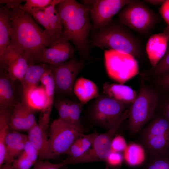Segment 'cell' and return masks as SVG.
I'll use <instances>...</instances> for the list:
<instances>
[{
    "label": "cell",
    "mask_w": 169,
    "mask_h": 169,
    "mask_svg": "<svg viewBox=\"0 0 169 169\" xmlns=\"http://www.w3.org/2000/svg\"><path fill=\"white\" fill-rule=\"evenodd\" d=\"M21 4L10 9L11 27L8 46L17 50L29 65L42 63L44 50L54 42Z\"/></svg>",
    "instance_id": "cell-1"
},
{
    "label": "cell",
    "mask_w": 169,
    "mask_h": 169,
    "mask_svg": "<svg viewBox=\"0 0 169 169\" xmlns=\"http://www.w3.org/2000/svg\"><path fill=\"white\" fill-rule=\"evenodd\" d=\"M56 8L63 27L61 36L74 45L80 61L92 60L89 37L92 26L87 7L75 0H61Z\"/></svg>",
    "instance_id": "cell-2"
},
{
    "label": "cell",
    "mask_w": 169,
    "mask_h": 169,
    "mask_svg": "<svg viewBox=\"0 0 169 169\" xmlns=\"http://www.w3.org/2000/svg\"><path fill=\"white\" fill-rule=\"evenodd\" d=\"M90 42L93 46L128 54L136 59L143 54L139 40L119 21L112 20L105 27L93 30Z\"/></svg>",
    "instance_id": "cell-3"
},
{
    "label": "cell",
    "mask_w": 169,
    "mask_h": 169,
    "mask_svg": "<svg viewBox=\"0 0 169 169\" xmlns=\"http://www.w3.org/2000/svg\"><path fill=\"white\" fill-rule=\"evenodd\" d=\"M158 99L156 88L141 77L137 97L130 107L128 128L130 135L138 133L153 117Z\"/></svg>",
    "instance_id": "cell-4"
},
{
    "label": "cell",
    "mask_w": 169,
    "mask_h": 169,
    "mask_svg": "<svg viewBox=\"0 0 169 169\" xmlns=\"http://www.w3.org/2000/svg\"><path fill=\"white\" fill-rule=\"evenodd\" d=\"M131 105L118 102L102 93L90 104L88 117L94 124L108 131L120 121Z\"/></svg>",
    "instance_id": "cell-5"
},
{
    "label": "cell",
    "mask_w": 169,
    "mask_h": 169,
    "mask_svg": "<svg viewBox=\"0 0 169 169\" xmlns=\"http://www.w3.org/2000/svg\"><path fill=\"white\" fill-rule=\"evenodd\" d=\"M139 132L141 146L148 153L169 154V121L163 115L155 112Z\"/></svg>",
    "instance_id": "cell-6"
},
{
    "label": "cell",
    "mask_w": 169,
    "mask_h": 169,
    "mask_svg": "<svg viewBox=\"0 0 169 169\" xmlns=\"http://www.w3.org/2000/svg\"><path fill=\"white\" fill-rule=\"evenodd\" d=\"M119 21L129 28L144 35L149 34L158 21V14L143 1L131 0L119 12Z\"/></svg>",
    "instance_id": "cell-7"
},
{
    "label": "cell",
    "mask_w": 169,
    "mask_h": 169,
    "mask_svg": "<svg viewBox=\"0 0 169 169\" xmlns=\"http://www.w3.org/2000/svg\"><path fill=\"white\" fill-rule=\"evenodd\" d=\"M85 131L83 125H76L59 118L50 125L48 159H54L66 153L76 139Z\"/></svg>",
    "instance_id": "cell-8"
},
{
    "label": "cell",
    "mask_w": 169,
    "mask_h": 169,
    "mask_svg": "<svg viewBox=\"0 0 169 169\" xmlns=\"http://www.w3.org/2000/svg\"><path fill=\"white\" fill-rule=\"evenodd\" d=\"M89 63L79 60L74 56L64 63L49 64L55 83V94L79 102L74 94L73 87L79 73Z\"/></svg>",
    "instance_id": "cell-9"
},
{
    "label": "cell",
    "mask_w": 169,
    "mask_h": 169,
    "mask_svg": "<svg viewBox=\"0 0 169 169\" xmlns=\"http://www.w3.org/2000/svg\"><path fill=\"white\" fill-rule=\"evenodd\" d=\"M105 65L107 74L112 80L123 84L139 74L136 59L130 54L113 50H105Z\"/></svg>",
    "instance_id": "cell-10"
},
{
    "label": "cell",
    "mask_w": 169,
    "mask_h": 169,
    "mask_svg": "<svg viewBox=\"0 0 169 169\" xmlns=\"http://www.w3.org/2000/svg\"><path fill=\"white\" fill-rule=\"evenodd\" d=\"M125 112L121 120L113 128L96 136L91 147L85 153L75 159L64 160L65 165L105 161L112 151L111 144L115 134L121 124L128 118Z\"/></svg>",
    "instance_id": "cell-11"
},
{
    "label": "cell",
    "mask_w": 169,
    "mask_h": 169,
    "mask_svg": "<svg viewBox=\"0 0 169 169\" xmlns=\"http://www.w3.org/2000/svg\"><path fill=\"white\" fill-rule=\"evenodd\" d=\"M88 8L93 30L102 28L110 23L113 17L130 3L129 0H84Z\"/></svg>",
    "instance_id": "cell-12"
},
{
    "label": "cell",
    "mask_w": 169,
    "mask_h": 169,
    "mask_svg": "<svg viewBox=\"0 0 169 169\" xmlns=\"http://www.w3.org/2000/svg\"><path fill=\"white\" fill-rule=\"evenodd\" d=\"M28 65L25 59L13 48L8 46L0 56V71L14 81L20 82Z\"/></svg>",
    "instance_id": "cell-13"
},
{
    "label": "cell",
    "mask_w": 169,
    "mask_h": 169,
    "mask_svg": "<svg viewBox=\"0 0 169 169\" xmlns=\"http://www.w3.org/2000/svg\"><path fill=\"white\" fill-rule=\"evenodd\" d=\"M74 52L69 41L61 36L50 46L44 49L42 63L55 65L64 63L74 56Z\"/></svg>",
    "instance_id": "cell-14"
},
{
    "label": "cell",
    "mask_w": 169,
    "mask_h": 169,
    "mask_svg": "<svg viewBox=\"0 0 169 169\" xmlns=\"http://www.w3.org/2000/svg\"><path fill=\"white\" fill-rule=\"evenodd\" d=\"M84 105L67 97L57 95L54 97L53 104L58 112L59 118L79 126L82 125L80 115Z\"/></svg>",
    "instance_id": "cell-15"
},
{
    "label": "cell",
    "mask_w": 169,
    "mask_h": 169,
    "mask_svg": "<svg viewBox=\"0 0 169 169\" xmlns=\"http://www.w3.org/2000/svg\"><path fill=\"white\" fill-rule=\"evenodd\" d=\"M9 127L14 130L28 131L37 123L34 111L22 100L11 107Z\"/></svg>",
    "instance_id": "cell-16"
},
{
    "label": "cell",
    "mask_w": 169,
    "mask_h": 169,
    "mask_svg": "<svg viewBox=\"0 0 169 169\" xmlns=\"http://www.w3.org/2000/svg\"><path fill=\"white\" fill-rule=\"evenodd\" d=\"M49 121L40 118L37 123L28 131V140L37 149L40 160L48 159L49 151V138L46 131Z\"/></svg>",
    "instance_id": "cell-17"
},
{
    "label": "cell",
    "mask_w": 169,
    "mask_h": 169,
    "mask_svg": "<svg viewBox=\"0 0 169 169\" xmlns=\"http://www.w3.org/2000/svg\"><path fill=\"white\" fill-rule=\"evenodd\" d=\"M169 42V36L163 32L152 34L149 37L146 51L152 67L155 66L164 56Z\"/></svg>",
    "instance_id": "cell-18"
},
{
    "label": "cell",
    "mask_w": 169,
    "mask_h": 169,
    "mask_svg": "<svg viewBox=\"0 0 169 169\" xmlns=\"http://www.w3.org/2000/svg\"><path fill=\"white\" fill-rule=\"evenodd\" d=\"M102 93L118 102L132 104L138 94L130 87L123 84L105 82L102 84Z\"/></svg>",
    "instance_id": "cell-19"
},
{
    "label": "cell",
    "mask_w": 169,
    "mask_h": 169,
    "mask_svg": "<svg viewBox=\"0 0 169 169\" xmlns=\"http://www.w3.org/2000/svg\"><path fill=\"white\" fill-rule=\"evenodd\" d=\"M49 67V64L44 63L28 65L20 82L22 87L23 97L38 86L44 73Z\"/></svg>",
    "instance_id": "cell-20"
},
{
    "label": "cell",
    "mask_w": 169,
    "mask_h": 169,
    "mask_svg": "<svg viewBox=\"0 0 169 169\" xmlns=\"http://www.w3.org/2000/svg\"><path fill=\"white\" fill-rule=\"evenodd\" d=\"M74 95L79 102L84 105L98 97L100 94L96 84L92 81L81 77L76 80L73 87Z\"/></svg>",
    "instance_id": "cell-21"
},
{
    "label": "cell",
    "mask_w": 169,
    "mask_h": 169,
    "mask_svg": "<svg viewBox=\"0 0 169 169\" xmlns=\"http://www.w3.org/2000/svg\"><path fill=\"white\" fill-rule=\"evenodd\" d=\"M14 82L6 74L0 71V110L11 108L17 102Z\"/></svg>",
    "instance_id": "cell-22"
},
{
    "label": "cell",
    "mask_w": 169,
    "mask_h": 169,
    "mask_svg": "<svg viewBox=\"0 0 169 169\" xmlns=\"http://www.w3.org/2000/svg\"><path fill=\"white\" fill-rule=\"evenodd\" d=\"M25 103L34 112H43L46 107L47 96L44 87L38 85L30 91L22 99Z\"/></svg>",
    "instance_id": "cell-23"
},
{
    "label": "cell",
    "mask_w": 169,
    "mask_h": 169,
    "mask_svg": "<svg viewBox=\"0 0 169 169\" xmlns=\"http://www.w3.org/2000/svg\"><path fill=\"white\" fill-rule=\"evenodd\" d=\"M98 134L93 133L88 135H81L73 143L66 154L69 159L79 157L85 153L91 147Z\"/></svg>",
    "instance_id": "cell-24"
},
{
    "label": "cell",
    "mask_w": 169,
    "mask_h": 169,
    "mask_svg": "<svg viewBox=\"0 0 169 169\" xmlns=\"http://www.w3.org/2000/svg\"><path fill=\"white\" fill-rule=\"evenodd\" d=\"M11 24L10 9L5 6L0 7V56L9 46Z\"/></svg>",
    "instance_id": "cell-25"
},
{
    "label": "cell",
    "mask_w": 169,
    "mask_h": 169,
    "mask_svg": "<svg viewBox=\"0 0 169 169\" xmlns=\"http://www.w3.org/2000/svg\"><path fill=\"white\" fill-rule=\"evenodd\" d=\"M11 108L0 110V166L6 162L5 139L8 132Z\"/></svg>",
    "instance_id": "cell-26"
},
{
    "label": "cell",
    "mask_w": 169,
    "mask_h": 169,
    "mask_svg": "<svg viewBox=\"0 0 169 169\" xmlns=\"http://www.w3.org/2000/svg\"><path fill=\"white\" fill-rule=\"evenodd\" d=\"M61 1L54 0L52 5L44 9L54 42L60 37L63 32V26L61 19L56 8V5Z\"/></svg>",
    "instance_id": "cell-27"
},
{
    "label": "cell",
    "mask_w": 169,
    "mask_h": 169,
    "mask_svg": "<svg viewBox=\"0 0 169 169\" xmlns=\"http://www.w3.org/2000/svg\"><path fill=\"white\" fill-rule=\"evenodd\" d=\"M40 82L45 89L47 98L46 108L41 113L50 115L55 97V85L50 65L44 73Z\"/></svg>",
    "instance_id": "cell-28"
},
{
    "label": "cell",
    "mask_w": 169,
    "mask_h": 169,
    "mask_svg": "<svg viewBox=\"0 0 169 169\" xmlns=\"http://www.w3.org/2000/svg\"><path fill=\"white\" fill-rule=\"evenodd\" d=\"M169 74V42L167 51L160 61L154 67L141 73V77L151 80Z\"/></svg>",
    "instance_id": "cell-29"
},
{
    "label": "cell",
    "mask_w": 169,
    "mask_h": 169,
    "mask_svg": "<svg viewBox=\"0 0 169 169\" xmlns=\"http://www.w3.org/2000/svg\"><path fill=\"white\" fill-rule=\"evenodd\" d=\"M124 152V159L127 164L131 166H138L145 161V151L141 145L131 143L127 146Z\"/></svg>",
    "instance_id": "cell-30"
},
{
    "label": "cell",
    "mask_w": 169,
    "mask_h": 169,
    "mask_svg": "<svg viewBox=\"0 0 169 169\" xmlns=\"http://www.w3.org/2000/svg\"><path fill=\"white\" fill-rule=\"evenodd\" d=\"M148 154L144 169H169V154Z\"/></svg>",
    "instance_id": "cell-31"
},
{
    "label": "cell",
    "mask_w": 169,
    "mask_h": 169,
    "mask_svg": "<svg viewBox=\"0 0 169 169\" xmlns=\"http://www.w3.org/2000/svg\"><path fill=\"white\" fill-rule=\"evenodd\" d=\"M28 13L38 23L44 28V30L46 33L54 42L53 38L52 33L49 22L44 10H33Z\"/></svg>",
    "instance_id": "cell-32"
},
{
    "label": "cell",
    "mask_w": 169,
    "mask_h": 169,
    "mask_svg": "<svg viewBox=\"0 0 169 169\" xmlns=\"http://www.w3.org/2000/svg\"><path fill=\"white\" fill-rule=\"evenodd\" d=\"M54 0H27L24 5L21 4V7L28 13L33 10H44L52 5Z\"/></svg>",
    "instance_id": "cell-33"
},
{
    "label": "cell",
    "mask_w": 169,
    "mask_h": 169,
    "mask_svg": "<svg viewBox=\"0 0 169 169\" xmlns=\"http://www.w3.org/2000/svg\"><path fill=\"white\" fill-rule=\"evenodd\" d=\"M157 91L158 99L155 112L163 115L169 121V95H163Z\"/></svg>",
    "instance_id": "cell-34"
},
{
    "label": "cell",
    "mask_w": 169,
    "mask_h": 169,
    "mask_svg": "<svg viewBox=\"0 0 169 169\" xmlns=\"http://www.w3.org/2000/svg\"><path fill=\"white\" fill-rule=\"evenodd\" d=\"M28 140L27 136L19 133L16 131L8 132L5 141L6 148L13 145L25 142Z\"/></svg>",
    "instance_id": "cell-35"
},
{
    "label": "cell",
    "mask_w": 169,
    "mask_h": 169,
    "mask_svg": "<svg viewBox=\"0 0 169 169\" xmlns=\"http://www.w3.org/2000/svg\"><path fill=\"white\" fill-rule=\"evenodd\" d=\"M25 142H21L6 148V163L11 164L15 160V158L22 152Z\"/></svg>",
    "instance_id": "cell-36"
},
{
    "label": "cell",
    "mask_w": 169,
    "mask_h": 169,
    "mask_svg": "<svg viewBox=\"0 0 169 169\" xmlns=\"http://www.w3.org/2000/svg\"><path fill=\"white\" fill-rule=\"evenodd\" d=\"M12 163V165L15 169H30L34 165L23 151L19 157L15 160Z\"/></svg>",
    "instance_id": "cell-37"
},
{
    "label": "cell",
    "mask_w": 169,
    "mask_h": 169,
    "mask_svg": "<svg viewBox=\"0 0 169 169\" xmlns=\"http://www.w3.org/2000/svg\"><path fill=\"white\" fill-rule=\"evenodd\" d=\"M146 79L149 81L158 90L169 93V74L155 79Z\"/></svg>",
    "instance_id": "cell-38"
},
{
    "label": "cell",
    "mask_w": 169,
    "mask_h": 169,
    "mask_svg": "<svg viewBox=\"0 0 169 169\" xmlns=\"http://www.w3.org/2000/svg\"><path fill=\"white\" fill-rule=\"evenodd\" d=\"M124 157L120 152L111 151L106 158L105 161L110 166L116 167L121 164Z\"/></svg>",
    "instance_id": "cell-39"
},
{
    "label": "cell",
    "mask_w": 169,
    "mask_h": 169,
    "mask_svg": "<svg viewBox=\"0 0 169 169\" xmlns=\"http://www.w3.org/2000/svg\"><path fill=\"white\" fill-rule=\"evenodd\" d=\"M23 152L34 165L37 161L38 153L37 149L28 139L25 142Z\"/></svg>",
    "instance_id": "cell-40"
},
{
    "label": "cell",
    "mask_w": 169,
    "mask_h": 169,
    "mask_svg": "<svg viewBox=\"0 0 169 169\" xmlns=\"http://www.w3.org/2000/svg\"><path fill=\"white\" fill-rule=\"evenodd\" d=\"M127 145L125 139L120 136L114 137L111 144L112 151L121 152L124 151Z\"/></svg>",
    "instance_id": "cell-41"
},
{
    "label": "cell",
    "mask_w": 169,
    "mask_h": 169,
    "mask_svg": "<svg viewBox=\"0 0 169 169\" xmlns=\"http://www.w3.org/2000/svg\"><path fill=\"white\" fill-rule=\"evenodd\" d=\"M33 165V169H59L61 168L59 163L54 164L40 159L37 160Z\"/></svg>",
    "instance_id": "cell-42"
},
{
    "label": "cell",
    "mask_w": 169,
    "mask_h": 169,
    "mask_svg": "<svg viewBox=\"0 0 169 169\" xmlns=\"http://www.w3.org/2000/svg\"><path fill=\"white\" fill-rule=\"evenodd\" d=\"M159 13L169 26V0H164L159 8Z\"/></svg>",
    "instance_id": "cell-43"
},
{
    "label": "cell",
    "mask_w": 169,
    "mask_h": 169,
    "mask_svg": "<svg viewBox=\"0 0 169 169\" xmlns=\"http://www.w3.org/2000/svg\"><path fill=\"white\" fill-rule=\"evenodd\" d=\"M24 1L19 0H0L1 3L5 4V6L9 9H15L19 7L21 3Z\"/></svg>",
    "instance_id": "cell-44"
},
{
    "label": "cell",
    "mask_w": 169,
    "mask_h": 169,
    "mask_svg": "<svg viewBox=\"0 0 169 169\" xmlns=\"http://www.w3.org/2000/svg\"><path fill=\"white\" fill-rule=\"evenodd\" d=\"M164 0H143V2L148 3L151 5H161Z\"/></svg>",
    "instance_id": "cell-45"
},
{
    "label": "cell",
    "mask_w": 169,
    "mask_h": 169,
    "mask_svg": "<svg viewBox=\"0 0 169 169\" xmlns=\"http://www.w3.org/2000/svg\"><path fill=\"white\" fill-rule=\"evenodd\" d=\"M0 169H15L11 163H6L0 166Z\"/></svg>",
    "instance_id": "cell-46"
},
{
    "label": "cell",
    "mask_w": 169,
    "mask_h": 169,
    "mask_svg": "<svg viewBox=\"0 0 169 169\" xmlns=\"http://www.w3.org/2000/svg\"><path fill=\"white\" fill-rule=\"evenodd\" d=\"M163 32L168 35L169 37V26H167L164 28Z\"/></svg>",
    "instance_id": "cell-47"
}]
</instances>
